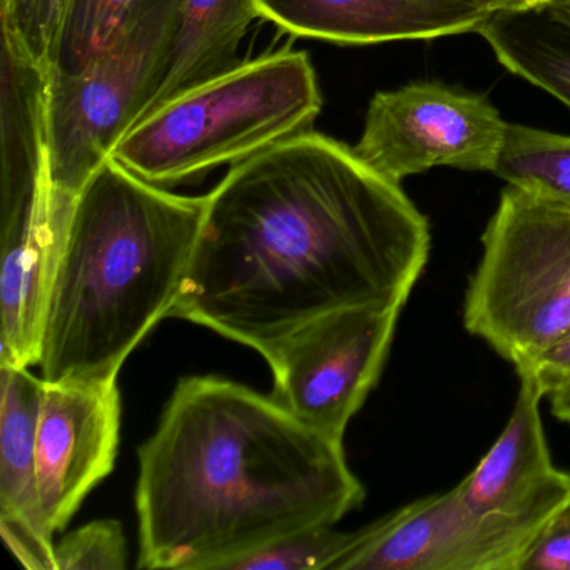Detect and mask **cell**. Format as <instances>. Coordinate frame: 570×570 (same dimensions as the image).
<instances>
[{
  "instance_id": "1",
  "label": "cell",
  "mask_w": 570,
  "mask_h": 570,
  "mask_svg": "<svg viewBox=\"0 0 570 570\" xmlns=\"http://www.w3.org/2000/svg\"><path fill=\"white\" fill-rule=\"evenodd\" d=\"M429 253V222L400 183L308 129L233 166L206 195L169 316L263 356L328 313L405 305Z\"/></svg>"
},
{
  "instance_id": "2",
  "label": "cell",
  "mask_w": 570,
  "mask_h": 570,
  "mask_svg": "<svg viewBox=\"0 0 570 570\" xmlns=\"http://www.w3.org/2000/svg\"><path fill=\"white\" fill-rule=\"evenodd\" d=\"M343 442L272 396L219 376L181 380L139 449L141 569L226 570L363 502Z\"/></svg>"
},
{
  "instance_id": "3",
  "label": "cell",
  "mask_w": 570,
  "mask_h": 570,
  "mask_svg": "<svg viewBox=\"0 0 570 570\" xmlns=\"http://www.w3.org/2000/svg\"><path fill=\"white\" fill-rule=\"evenodd\" d=\"M206 196H183L102 163L76 196L42 316L48 383H115L169 316L191 263Z\"/></svg>"
},
{
  "instance_id": "4",
  "label": "cell",
  "mask_w": 570,
  "mask_h": 570,
  "mask_svg": "<svg viewBox=\"0 0 570 570\" xmlns=\"http://www.w3.org/2000/svg\"><path fill=\"white\" fill-rule=\"evenodd\" d=\"M322 108L309 56L269 52L146 112L111 158L153 185H178L308 131Z\"/></svg>"
},
{
  "instance_id": "5",
  "label": "cell",
  "mask_w": 570,
  "mask_h": 570,
  "mask_svg": "<svg viewBox=\"0 0 570 570\" xmlns=\"http://www.w3.org/2000/svg\"><path fill=\"white\" fill-rule=\"evenodd\" d=\"M482 246L463 322L519 372L570 332V209L509 185Z\"/></svg>"
},
{
  "instance_id": "6",
  "label": "cell",
  "mask_w": 570,
  "mask_h": 570,
  "mask_svg": "<svg viewBox=\"0 0 570 570\" xmlns=\"http://www.w3.org/2000/svg\"><path fill=\"white\" fill-rule=\"evenodd\" d=\"M179 0H161L72 75H49L48 168L55 205L71 213L92 173L145 115L168 68Z\"/></svg>"
},
{
  "instance_id": "7",
  "label": "cell",
  "mask_w": 570,
  "mask_h": 570,
  "mask_svg": "<svg viewBox=\"0 0 570 570\" xmlns=\"http://www.w3.org/2000/svg\"><path fill=\"white\" fill-rule=\"evenodd\" d=\"M402 306L363 305L313 320L263 355L272 399L309 429L343 442L379 382Z\"/></svg>"
},
{
  "instance_id": "8",
  "label": "cell",
  "mask_w": 570,
  "mask_h": 570,
  "mask_svg": "<svg viewBox=\"0 0 570 570\" xmlns=\"http://www.w3.org/2000/svg\"><path fill=\"white\" fill-rule=\"evenodd\" d=\"M505 129L485 96L412 82L373 96L355 151L393 183L439 166L493 173Z\"/></svg>"
},
{
  "instance_id": "9",
  "label": "cell",
  "mask_w": 570,
  "mask_h": 570,
  "mask_svg": "<svg viewBox=\"0 0 570 570\" xmlns=\"http://www.w3.org/2000/svg\"><path fill=\"white\" fill-rule=\"evenodd\" d=\"M549 517L475 512L456 485L356 530L333 570H519Z\"/></svg>"
},
{
  "instance_id": "10",
  "label": "cell",
  "mask_w": 570,
  "mask_h": 570,
  "mask_svg": "<svg viewBox=\"0 0 570 570\" xmlns=\"http://www.w3.org/2000/svg\"><path fill=\"white\" fill-rule=\"evenodd\" d=\"M119 430L121 393L116 382H45L36 465L52 533L68 525L86 495L115 469Z\"/></svg>"
},
{
  "instance_id": "11",
  "label": "cell",
  "mask_w": 570,
  "mask_h": 570,
  "mask_svg": "<svg viewBox=\"0 0 570 570\" xmlns=\"http://www.w3.org/2000/svg\"><path fill=\"white\" fill-rule=\"evenodd\" d=\"M259 19L295 38L342 46L425 41L475 32L479 0H253Z\"/></svg>"
},
{
  "instance_id": "12",
  "label": "cell",
  "mask_w": 570,
  "mask_h": 570,
  "mask_svg": "<svg viewBox=\"0 0 570 570\" xmlns=\"http://www.w3.org/2000/svg\"><path fill=\"white\" fill-rule=\"evenodd\" d=\"M517 375L519 395L505 429L459 485L475 512L549 517L570 492V473L556 469L550 459L540 415L542 386L530 373Z\"/></svg>"
},
{
  "instance_id": "13",
  "label": "cell",
  "mask_w": 570,
  "mask_h": 570,
  "mask_svg": "<svg viewBox=\"0 0 570 570\" xmlns=\"http://www.w3.org/2000/svg\"><path fill=\"white\" fill-rule=\"evenodd\" d=\"M0 533L22 566L56 570L55 533L42 512L36 435L45 380L22 366L0 365Z\"/></svg>"
},
{
  "instance_id": "14",
  "label": "cell",
  "mask_w": 570,
  "mask_h": 570,
  "mask_svg": "<svg viewBox=\"0 0 570 570\" xmlns=\"http://www.w3.org/2000/svg\"><path fill=\"white\" fill-rule=\"evenodd\" d=\"M49 71L2 46L0 139L2 199L0 215L18 212L38 195L48 173Z\"/></svg>"
},
{
  "instance_id": "15",
  "label": "cell",
  "mask_w": 570,
  "mask_h": 570,
  "mask_svg": "<svg viewBox=\"0 0 570 570\" xmlns=\"http://www.w3.org/2000/svg\"><path fill=\"white\" fill-rule=\"evenodd\" d=\"M256 19L253 0H179L168 68L146 112L242 65L239 46Z\"/></svg>"
},
{
  "instance_id": "16",
  "label": "cell",
  "mask_w": 570,
  "mask_h": 570,
  "mask_svg": "<svg viewBox=\"0 0 570 570\" xmlns=\"http://www.w3.org/2000/svg\"><path fill=\"white\" fill-rule=\"evenodd\" d=\"M475 32L503 68L570 109V12L549 0L493 12Z\"/></svg>"
},
{
  "instance_id": "17",
  "label": "cell",
  "mask_w": 570,
  "mask_h": 570,
  "mask_svg": "<svg viewBox=\"0 0 570 570\" xmlns=\"http://www.w3.org/2000/svg\"><path fill=\"white\" fill-rule=\"evenodd\" d=\"M493 175L570 209V136L507 122L505 141Z\"/></svg>"
},
{
  "instance_id": "18",
  "label": "cell",
  "mask_w": 570,
  "mask_h": 570,
  "mask_svg": "<svg viewBox=\"0 0 570 570\" xmlns=\"http://www.w3.org/2000/svg\"><path fill=\"white\" fill-rule=\"evenodd\" d=\"M161 0H66L49 75H72Z\"/></svg>"
},
{
  "instance_id": "19",
  "label": "cell",
  "mask_w": 570,
  "mask_h": 570,
  "mask_svg": "<svg viewBox=\"0 0 570 570\" xmlns=\"http://www.w3.org/2000/svg\"><path fill=\"white\" fill-rule=\"evenodd\" d=\"M356 532L313 527L229 563L226 570H325L348 552Z\"/></svg>"
},
{
  "instance_id": "20",
  "label": "cell",
  "mask_w": 570,
  "mask_h": 570,
  "mask_svg": "<svg viewBox=\"0 0 570 570\" xmlns=\"http://www.w3.org/2000/svg\"><path fill=\"white\" fill-rule=\"evenodd\" d=\"M66 0H2V46L51 71Z\"/></svg>"
},
{
  "instance_id": "21",
  "label": "cell",
  "mask_w": 570,
  "mask_h": 570,
  "mask_svg": "<svg viewBox=\"0 0 570 570\" xmlns=\"http://www.w3.org/2000/svg\"><path fill=\"white\" fill-rule=\"evenodd\" d=\"M56 570H121L128 546L118 520L105 519L72 530L55 546Z\"/></svg>"
},
{
  "instance_id": "22",
  "label": "cell",
  "mask_w": 570,
  "mask_h": 570,
  "mask_svg": "<svg viewBox=\"0 0 570 570\" xmlns=\"http://www.w3.org/2000/svg\"><path fill=\"white\" fill-rule=\"evenodd\" d=\"M519 570H570V492L533 537Z\"/></svg>"
},
{
  "instance_id": "23",
  "label": "cell",
  "mask_w": 570,
  "mask_h": 570,
  "mask_svg": "<svg viewBox=\"0 0 570 570\" xmlns=\"http://www.w3.org/2000/svg\"><path fill=\"white\" fill-rule=\"evenodd\" d=\"M527 372L535 376L547 396L570 380V332L549 350L537 356L529 366L517 373Z\"/></svg>"
},
{
  "instance_id": "24",
  "label": "cell",
  "mask_w": 570,
  "mask_h": 570,
  "mask_svg": "<svg viewBox=\"0 0 570 570\" xmlns=\"http://www.w3.org/2000/svg\"><path fill=\"white\" fill-rule=\"evenodd\" d=\"M547 399H549L553 416L570 425V385L556 390Z\"/></svg>"
},
{
  "instance_id": "25",
  "label": "cell",
  "mask_w": 570,
  "mask_h": 570,
  "mask_svg": "<svg viewBox=\"0 0 570 570\" xmlns=\"http://www.w3.org/2000/svg\"><path fill=\"white\" fill-rule=\"evenodd\" d=\"M480 4L493 14L499 11H513V9L533 8V6L543 4L549 0H479Z\"/></svg>"
},
{
  "instance_id": "26",
  "label": "cell",
  "mask_w": 570,
  "mask_h": 570,
  "mask_svg": "<svg viewBox=\"0 0 570 570\" xmlns=\"http://www.w3.org/2000/svg\"><path fill=\"white\" fill-rule=\"evenodd\" d=\"M552 2L563 11L570 12V0H552Z\"/></svg>"
},
{
  "instance_id": "27",
  "label": "cell",
  "mask_w": 570,
  "mask_h": 570,
  "mask_svg": "<svg viewBox=\"0 0 570 570\" xmlns=\"http://www.w3.org/2000/svg\"><path fill=\"white\" fill-rule=\"evenodd\" d=\"M567 385H570V380H569V382L563 383L562 386H567ZM562 386H560V389H562ZM557 390H559V389H557Z\"/></svg>"
}]
</instances>
